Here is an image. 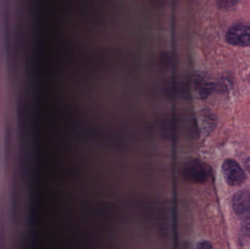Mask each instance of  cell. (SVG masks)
I'll return each instance as SVG.
<instances>
[{
    "instance_id": "1",
    "label": "cell",
    "mask_w": 250,
    "mask_h": 249,
    "mask_svg": "<svg viewBox=\"0 0 250 249\" xmlns=\"http://www.w3.org/2000/svg\"><path fill=\"white\" fill-rule=\"evenodd\" d=\"M183 173L187 180L197 184L205 182L209 176L208 167L204 162L197 159L185 165Z\"/></svg>"
},
{
    "instance_id": "2",
    "label": "cell",
    "mask_w": 250,
    "mask_h": 249,
    "mask_svg": "<svg viewBox=\"0 0 250 249\" xmlns=\"http://www.w3.org/2000/svg\"><path fill=\"white\" fill-rule=\"evenodd\" d=\"M226 41L235 46L250 47V24L239 23L232 26L226 34Z\"/></svg>"
},
{
    "instance_id": "3",
    "label": "cell",
    "mask_w": 250,
    "mask_h": 249,
    "mask_svg": "<svg viewBox=\"0 0 250 249\" xmlns=\"http://www.w3.org/2000/svg\"><path fill=\"white\" fill-rule=\"evenodd\" d=\"M223 176L229 185L239 186L245 181V172L239 164L233 159H226L222 166Z\"/></svg>"
},
{
    "instance_id": "4",
    "label": "cell",
    "mask_w": 250,
    "mask_h": 249,
    "mask_svg": "<svg viewBox=\"0 0 250 249\" xmlns=\"http://www.w3.org/2000/svg\"><path fill=\"white\" fill-rule=\"evenodd\" d=\"M233 209L242 222L250 219V190H243L235 194Z\"/></svg>"
},
{
    "instance_id": "5",
    "label": "cell",
    "mask_w": 250,
    "mask_h": 249,
    "mask_svg": "<svg viewBox=\"0 0 250 249\" xmlns=\"http://www.w3.org/2000/svg\"><path fill=\"white\" fill-rule=\"evenodd\" d=\"M239 0H218L219 7L221 8H229L233 7Z\"/></svg>"
},
{
    "instance_id": "6",
    "label": "cell",
    "mask_w": 250,
    "mask_h": 249,
    "mask_svg": "<svg viewBox=\"0 0 250 249\" xmlns=\"http://www.w3.org/2000/svg\"><path fill=\"white\" fill-rule=\"evenodd\" d=\"M242 223H243V230L245 231V233L250 237V219L245 221Z\"/></svg>"
},
{
    "instance_id": "7",
    "label": "cell",
    "mask_w": 250,
    "mask_h": 249,
    "mask_svg": "<svg viewBox=\"0 0 250 249\" xmlns=\"http://www.w3.org/2000/svg\"><path fill=\"white\" fill-rule=\"evenodd\" d=\"M198 248L211 249L212 248V247H211V244H210L209 242H207V241H204V242H201L198 244Z\"/></svg>"
},
{
    "instance_id": "8",
    "label": "cell",
    "mask_w": 250,
    "mask_h": 249,
    "mask_svg": "<svg viewBox=\"0 0 250 249\" xmlns=\"http://www.w3.org/2000/svg\"><path fill=\"white\" fill-rule=\"evenodd\" d=\"M245 166H246L247 169L250 172V159L246 161V162H245Z\"/></svg>"
}]
</instances>
